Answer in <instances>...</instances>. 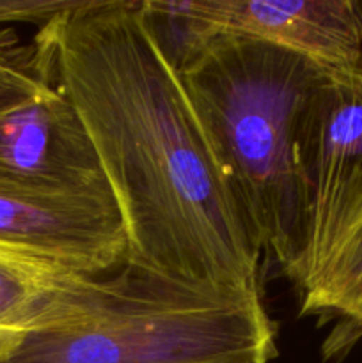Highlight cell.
<instances>
[{"mask_svg": "<svg viewBox=\"0 0 362 363\" xmlns=\"http://www.w3.org/2000/svg\"><path fill=\"white\" fill-rule=\"evenodd\" d=\"M300 298L302 315L336 321L322 351L327 362L343 360L362 339V227Z\"/></svg>", "mask_w": 362, "mask_h": 363, "instance_id": "9", "label": "cell"}, {"mask_svg": "<svg viewBox=\"0 0 362 363\" xmlns=\"http://www.w3.org/2000/svg\"><path fill=\"white\" fill-rule=\"evenodd\" d=\"M52 85L34 45H18L13 32L0 30V112L39 98Z\"/></svg>", "mask_w": 362, "mask_h": 363, "instance_id": "10", "label": "cell"}, {"mask_svg": "<svg viewBox=\"0 0 362 363\" xmlns=\"http://www.w3.org/2000/svg\"><path fill=\"white\" fill-rule=\"evenodd\" d=\"M0 174L43 191L114 202L87 128L55 85L0 112Z\"/></svg>", "mask_w": 362, "mask_h": 363, "instance_id": "7", "label": "cell"}, {"mask_svg": "<svg viewBox=\"0 0 362 363\" xmlns=\"http://www.w3.org/2000/svg\"><path fill=\"white\" fill-rule=\"evenodd\" d=\"M329 67L254 39H206L176 66L252 243L284 275L304 234L300 138Z\"/></svg>", "mask_w": 362, "mask_h": 363, "instance_id": "2", "label": "cell"}, {"mask_svg": "<svg viewBox=\"0 0 362 363\" xmlns=\"http://www.w3.org/2000/svg\"><path fill=\"white\" fill-rule=\"evenodd\" d=\"M304 234L284 277L304 293L362 227V67L327 69L300 138Z\"/></svg>", "mask_w": 362, "mask_h": 363, "instance_id": "4", "label": "cell"}, {"mask_svg": "<svg viewBox=\"0 0 362 363\" xmlns=\"http://www.w3.org/2000/svg\"><path fill=\"white\" fill-rule=\"evenodd\" d=\"M357 6H358V13H361V20H362V0H357Z\"/></svg>", "mask_w": 362, "mask_h": 363, "instance_id": "12", "label": "cell"}, {"mask_svg": "<svg viewBox=\"0 0 362 363\" xmlns=\"http://www.w3.org/2000/svg\"><path fill=\"white\" fill-rule=\"evenodd\" d=\"M174 67L206 39H254L329 69L362 67L357 0H142Z\"/></svg>", "mask_w": 362, "mask_h": 363, "instance_id": "5", "label": "cell"}, {"mask_svg": "<svg viewBox=\"0 0 362 363\" xmlns=\"http://www.w3.org/2000/svg\"><path fill=\"white\" fill-rule=\"evenodd\" d=\"M259 289L194 284L124 262L82 275L48 323L0 339V363H270Z\"/></svg>", "mask_w": 362, "mask_h": 363, "instance_id": "3", "label": "cell"}, {"mask_svg": "<svg viewBox=\"0 0 362 363\" xmlns=\"http://www.w3.org/2000/svg\"><path fill=\"white\" fill-rule=\"evenodd\" d=\"M84 0H0V25L34 23L43 27L48 21L77 9Z\"/></svg>", "mask_w": 362, "mask_h": 363, "instance_id": "11", "label": "cell"}, {"mask_svg": "<svg viewBox=\"0 0 362 363\" xmlns=\"http://www.w3.org/2000/svg\"><path fill=\"white\" fill-rule=\"evenodd\" d=\"M82 275L45 255L0 245V339L38 330Z\"/></svg>", "mask_w": 362, "mask_h": 363, "instance_id": "8", "label": "cell"}, {"mask_svg": "<svg viewBox=\"0 0 362 363\" xmlns=\"http://www.w3.org/2000/svg\"><path fill=\"white\" fill-rule=\"evenodd\" d=\"M0 245L89 275L126 262V234L112 201L43 191L0 174Z\"/></svg>", "mask_w": 362, "mask_h": 363, "instance_id": "6", "label": "cell"}, {"mask_svg": "<svg viewBox=\"0 0 362 363\" xmlns=\"http://www.w3.org/2000/svg\"><path fill=\"white\" fill-rule=\"evenodd\" d=\"M34 46L94 144L126 264L259 289L261 254L142 0H84L39 27Z\"/></svg>", "mask_w": 362, "mask_h": 363, "instance_id": "1", "label": "cell"}]
</instances>
